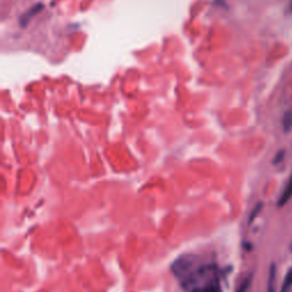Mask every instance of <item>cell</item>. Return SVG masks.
Returning a JSON list of instances; mask_svg holds the SVG:
<instances>
[{"label": "cell", "mask_w": 292, "mask_h": 292, "mask_svg": "<svg viewBox=\"0 0 292 292\" xmlns=\"http://www.w3.org/2000/svg\"><path fill=\"white\" fill-rule=\"evenodd\" d=\"M43 8H44V5L43 4H37V5H35L33 7H31L30 10H28L26 13H24L22 16H21V20H20V23H21V26H22L23 28L28 26V23L30 22V21L35 18V16L40 13L41 11H43Z\"/></svg>", "instance_id": "obj_2"}, {"label": "cell", "mask_w": 292, "mask_h": 292, "mask_svg": "<svg viewBox=\"0 0 292 292\" xmlns=\"http://www.w3.org/2000/svg\"><path fill=\"white\" fill-rule=\"evenodd\" d=\"M250 284V278H247L245 281L242 283V285L240 286V289L237 292H247V289H248V286Z\"/></svg>", "instance_id": "obj_9"}, {"label": "cell", "mask_w": 292, "mask_h": 292, "mask_svg": "<svg viewBox=\"0 0 292 292\" xmlns=\"http://www.w3.org/2000/svg\"><path fill=\"white\" fill-rule=\"evenodd\" d=\"M284 157H285V152L283 151V150H281V151H278V152L276 153V156L274 157L273 164H274V165L281 164V162L283 161V159H284Z\"/></svg>", "instance_id": "obj_8"}, {"label": "cell", "mask_w": 292, "mask_h": 292, "mask_svg": "<svg viewBox=\"0 0 292 292\" xmlns=\"http://www.w3.org/2000/svg\"><path fill=\"white\" fill-rule=\"evenodd\" d=\"M292 128V113L291 112H287L285 113L284 118H283V129H284V131H290Z\"/></svg>", "instance_id": "obj_6"}, {"label": "cell", "mask_w": 292, "mask_h": 292, "mask_svg": "<svg viewBox=\"0 0 292 292\" xmlns=\"http://www.w3.org/2000/svg\"><path fill=\"white\" fill-rule=\"evenodd\" d=\"M292 198V174L289 178V181H287L286 185L284 187V190H283L281 197L278 198V201H277V207L282 208L284 207L285 204L290 201Z\"/></svg>", "instance_id": "obj_3"}, {"label": "cell", "mask_w": 292, "mask_h": 292, "mask_svg": "<svg viewBox=\"0 0 292 292\" xmlns=\"http://www.w3.org/2000/svg\"><path fill=\"white\" fill-rule=\"evenodd\" d=\"M191 292H223L222 287H220L219 283V277H217L215 279H211V281L204 283V284L194 287L192 289Z\"/></svg>", "instance_id": "obj_1"}, {"label": "cell", "mask_w": 292, "mask_h": 292, "mask_svg": "<svg viewBox=\"0 0 292 292\" xmlns=\"http://www.w3.org/2000/svg\"><path fill=\"white\" fill-rule=\"evenodd\" d=\"M291 10H292V2H291Z\"/></svg>", "instance_id": "obj_10"}, {"label": "cell", "mask_w": 292, "mask_h": 292, "mask_svg": "<svg viewBox=\"0 0 292 292\" xmlns=\"http://www.w3.org/2000/svg\"><path fill=\"white\" fill-rule=\"evenodd\" d=\"M291 286H292V268L286 273L284 282H283V285H282V289L279 292H289Z\"/></svg>", "instance_id": "obj_5"}, {"label": "cell", "mask_w": 292, "mask_h": 292, "mask_svg": "<svg viewBox=\"0 0 292 292\" xmlns=\"http://www.w3.org/2000/svg\"><path fill=\"white\" fill-rule=\"evenodd\" d=\"M261 209H262V203H261V202L257 203V204H256V207H254L253 209H252V211L250 212V216H249V224H251V223L253 222V220H254V218H256V217L260 214Z\"/></svg>", "instance_id": "obj_7"}, {"label": "cell", "mask_w": 292, "mask_h": 292, "mask_svg": "<svg viewBox=\"0 0 292 292\" xmlns=\"http://www.w3.org/2000/svg\"><path fill=\"white\" fill-rule=\"evenodd\" d=\"M275 278H276V265L272 262L269 267V276L268 285H267V292H275Z\"/></svg>", "instance_id": "obj_4"}]
</instances>
